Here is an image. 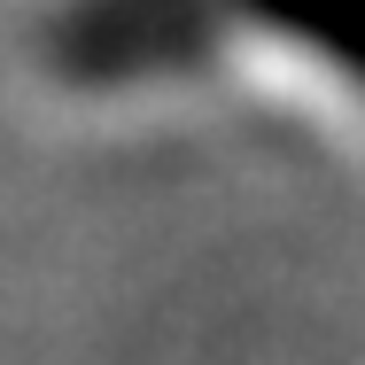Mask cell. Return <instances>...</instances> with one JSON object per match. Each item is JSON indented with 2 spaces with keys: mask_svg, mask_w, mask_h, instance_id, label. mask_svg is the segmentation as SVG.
I'll list each match as a JSON object with an SVG mask.
<instances>
[{
  "mask_svg": "<svg viewBox=\"0 0 365 365\" xmlns=\"http://www.w3.org/2000/svg\"><path fill=\"white\" fill-rule=\"evenodd\" d=\"M272 24H288L295 39L327 47L334 63H350L365 78V0H257Z\"/></svg>",
  "mask_w": 365,
  "mask_h": 365,
  "instance_id": "1",
  "label": "cell"
}]
</instances>
